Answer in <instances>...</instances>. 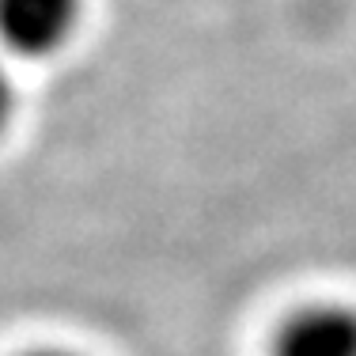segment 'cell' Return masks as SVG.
Segmentation results:
<instances>
[{"instance_id":"cell-1","label":"cell","mask_w":356,"mask_h":356,"mask_svg":"<svg viewBox=\"0 0 356 356\" xmlns=\"http://www.w3.org/2000/svg\"><path fill=\"white\" fill-rule=\"evenodd\" d=\"M83 0H0V42L19 57H49L72 42Z\"/></svg>"},{"instance_id":"cell-2","label":"cell","mask_w":356,"mask_h":356,"mask_svg":"<svg viewBox=\"0 0 356 356\" xmlns=\"http://www.w3.org/2000/svg\"><path fill=\"white\" fill-rule=\"evenodd\" d=\"M273 356H356L353 303H307L273 334Z\"/></svg>"},{"instance_id":"cell-3","label":"cell","mask_w":356,"mask_h":356,"mask_svg":"<svg viewBox=\"0 0 356 356\" xmlns=\"http://www.w3.org/2000/svg\"><path fill=\"white\" fill-rule=\"evenodd\" d=\"M12 110H15V88H12V76H8V69L0 65V133H4Z\"/></svg>"},{"instance_id":"cell-4","label":"cell","mask_w":356,"mask_h":356,"mask_svg":"<svg viewBox=\"0 0 356 356\" xmlns=\"http://www.w3.org/2000/svg\"><path fill=\"white\" fill-rule=\"evenodd\" d=\"M23 356H80V353H72V349H31Z\"/></svg>"}]
</instances>
